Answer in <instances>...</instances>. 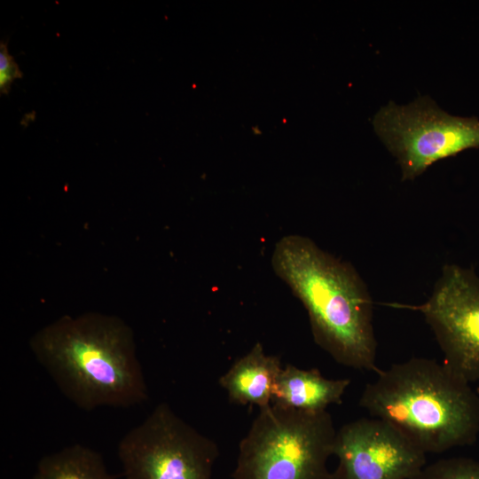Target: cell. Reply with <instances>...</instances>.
Segmentation results:
<instances>
[{"label":"cell","mask_w":479,"mask_h":479,"mask_svg":"<svg viewBox=\"0 0 479 479\" xmlns=\"http://www.w3.org/2000/svg\"><path fill=\"white\" fill-rule=\"evenodd\" d=\"M271 265L304 306L320 348L342 365L380 371L373 300L349 263L324 251L310 238L290 234L276 243Z\"/></svg>","instance_id":"6da1fadb"},{"label":"cell","mask_w":479,"mask_h":479,"mask_svg":"<svg viewBox=\"0 0 479 479\" xmlns=\"http://www.w3.org/2000/svg\"><path fill=\"white\" fill-rule=\"evenodd\" d=\"M30 346L59 390L84 411L148 398L132 332L117 318L65 317L38 332Z\"/></svg>","instance_id":"7a4b0ae2"},{"label":"cell","mask_w":479,"mask_h":479,"mask_svg":"<svg viewBox=\"0 0 479 479\" xmlns=\"http://www.w3.org/2000/svg\"><path fill=\"white\" fill-rule=\"evenodd\" d=\"M359 405L397 428L425 453L472 444L479 434V395L444 362L413 357L380 370Z\"/></svg>","instance_id":"3957f363"},{"label":"cell","mask_w":479,"mask_h":479,"mask_svg":"<svg viewBox=\"0 0 479 479\" xmlns=\"http://www.w3.org/2000/svg\"><path fill=\"white\" fill-rule=\"evenodd\" d=\"M336 430L326 412L270 404L240 443L232 479H329Z\"/></svg>","instance_id":"277c9868"},{"label":"cell","mask_w":479,"mask_h":479,"mask_svg":"<svg viewBox=\"0 0 479 479\" xmlns=\"http://www.w3.org/2000/svg\"><path fill=\"white\" fill-rule=\"evenodd\" d=\"M372 122L396 157L403 180H413L437 161L479 147V120L452 115L428 96L403 106L390 101Z\"/></svg>","instance_id":"5b68a950"},{"label":"cell","mask_w":479,"mask_h":479,"mask_svg":"<svg viewBox=\"0 0 479 479\" xmlns=\"http://www.w3.org/2000/svg\"><path fill=\"white\" fill-rule=\"evenodd\" d=\"M125 479H213L216 444L159 404L118 444Z\"/></svg>","instance_id":"8992f818"},{"label":"cell","mask_w":479,"mask_h":479,"mask_svg":"<svg viewBox=\"0 0 479 479\" xmlns=\"http://www.w3.org/2000/svg\"><path fill=\"white\" fill-rule=\"evenodd\" d=\"M391 306L421 313L444 363L470 384L479 381V277L473 269L445 264L425 302Z\"/></svg>","instance_id":"52a82bcc"},{"label":"cell","mask_w":479,"mask_h":479,"mask_svg":"<svg viewBox=\"0 0 479 479\" xmlns=\"http://www.w3.org/2000/svg\"><path fill=\"white\" fill-rule=\"evenodd\" d=\"M426 454L388 422L362 418L336 431L332 479H411L426 465Z\"/></svg>","instance_id":"ba28073f"},{"label":"cell","mask_w":479,"mask_h":479,"mask_svg":"<svg viewBox=\"0 0 479 479\" xmlns=\"http://www.w3.org/2000/svg\"><path fill=\"white\" fill-rule=\"evenodd\" d=\"M282 368L280 359L267 355L262 343L256 342L219 378L218 383L231 402L263 409L271 404L273 388Z\"/></svg>","instance_id":"9c48e42d"},{"label":"cell","mask_w":479,"mask_h":479,"mask_svg":"<svg viewBox=\"0 0 479 479\" xmlns=\"http://www.w3.org/2000/svg\"><path fill=\"white\" fill-rule=\"evenodd\" d=\"M350 384L349 379H327L318 369H301L287 365L279 373L272 391L271 404L318 412L340 404Z\"/></svg>","instance_id":"30bf717a"},{"label":"cell","mask_w":479,"mask_h":479,"mask_svg":"<svg viewBox=\"0 0 479 479\" xmlns=\"http://www.w3.org/2000/svg\"><path fill=\"white\" fill-rule=\"evenodd\" d=\"M32 479H113L99 453L73 444L43 457Z\"/></svg>","instance_id":"8fae6325"},{"label":"cell","mask_w":479,"mask_h":479,"mask_svg":"<svg viewBox=\"0 0 479 479\" xmlns=\"http://www.w3.org/2000/svg\"><path fill=\"white\" fill-rule=\"evenodd\" d=\"M411 479H479V460L449 458L425 465Z\"/></svg>","instance_id":"7c38bea8"},{"label":"cell","mask_w":479,"mask_h":479,"mask_svg":"<svg viewBox=\"0 0 479 479\" xmlns=\"http://www.w3.org/2000/svg\"><path fill=\"white\" fill-rule=\"evenodd\" d=\"M22 72L16 61H12L7 67L0 70V92L1 94H8L11 86L15 79L21 78Z\"/></svg>","instance_id":"4fadbf2b"},{"label":"cell","mask_w":479,"mask_h":479,"mask_svg":"<svg viewBox=\"0 0 479 479\" xmlns=\"http://www.w3.org/2000/svg\"><path fill=\"white\" fill-rule=\"evenodd\" d=\"M329 479H332L331 475H330Z\"/></svg>","instance_id":"5bb4252c"}]
</instances>
